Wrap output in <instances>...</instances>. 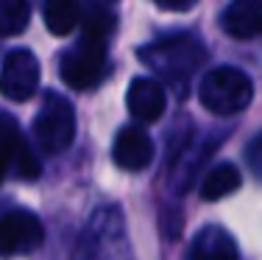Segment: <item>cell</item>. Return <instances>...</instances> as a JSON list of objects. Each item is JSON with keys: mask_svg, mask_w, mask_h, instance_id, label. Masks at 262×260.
Returning a JSON list of instances; mask_svg holds the SVG:
<instances>
[{"mask_svg": "<svg viewBox=\"0 0 262 260\" xmlns=\"http://www.w3.org/2000/svg\"><path fill=\"white\" fill-rule=\"evenodd\" d=\"M165 104H167L165 90L154 78H134L126 92V107H128L131 117L140 123L159 121L162 112H165Z\"/></svg>", "mask_w": 262, "mask_h": 260, "instance_id": "9", "label": "cell"}, {"mask_svg": "<svg viewBox=\"0 0 262 260\" xmlns=\"http://www.w3.org/2000/svg\"><path fill=\"white\" fill-rule=\"evenodd\" d=\"M106 36L86 34L61 56V78L70 90H92L106 76Z\"/></svg>", "mask_w": 262, "mask_h": 260, "instance_id": "3", "label": "cell"}, {"mask_svg": "<svg viewBox=\"0 0 262 260\" xmlns=\"http://www.w3.org/2000/svg\"><path fill=\"white\" fill-rule=\"evenodd\" d=\"M198 98L212 115H237L251 104L254 84L237 67H215L201 78Z\"/></svg>", "mask_w": 262, "mask_h": 260, "instance_id": "1", "label": "cell"}, {"mask_svg": "<svg viewBox=\"0 0 262 260\" xmlns=\"http://www.w3.org/2000/svg\"><path fill=\"white\" fill-rule=\"evenodd\" d=\"M246 163H248V168H251L254 176L262 179V134H257V137H254L251 143H248Z\"/></svg>", "mask_w": 262, "mask_h": 260, "instance_id": "15", "label": "cell"}, {"mask_svg": "<svg viewBox=\"0 0 262 260\" xmlns=\"http://www.w3.org/2000/svg\"><path fill=\"white\" fill-rule=\"evenodd\" d=\"M112 157L123 171H142L154 159V140L140 126H123L112 146Z\"/></svg>", "mask_w": 262, "mask_h": 260, "instance_id": "8", "label": "cell"}, {"mask_svg": "<svg viewBox=\"0 0 262 260\" xmlns=\"http://www.w3.org/2000/svg\"><path fill=\"white\" fill-rule=\"evenodd\" d=\"M45 241L42 221L28 210H11L0 218V255H28Z\"/></svg>", "mask_w": 262, "mask_h": 260, "instance_id": "6", "label": "cell"}, {"mask_svg": "<svg viewBox=\"0 0 262 260\" xmlns=\"http://www.w3.org/2000/svg\"><path fill=\"white\" fill-rule=\"evenodd\" d=\"M9 171H14L20 179H36L39 163L28 148L26 137L17 132L14 121L6 112H0V182Z\"/></svg>", "mask_w": 262, "mask_h": 260, "instance_id": "7", "label": "cell"}, {"mask_svg": "<svg viewBox=\"0 0 262 260\" xmlns=\"http://www.w3.org/2000/svg\"><path fill=\"white\" fill-rule=\"evenodd\" d=\"M221 26L234 39H254L262 34V0H232L221 14Z\"/></svg>", "mask_w": 262, "mask_h": 260, "instance_id": "10", "label": "cell"}, {"mask_svg": "<svg viewBox=\"0 0 262 260\" xmlns=\"http://www.w3.org/2000/svg\"><path fill=\"white\" fill-rule=\"evenodd\" d=\"M240 182H243L240 168H234L232 163H221V165H215V168L204 176V182H201V199H207V202L226 199V196H232L234 190L240 188Z\"/></svg>", "mask_w": 262, "mask_h": 260, "instance_id": "12", "label": "cell"}, {"mask_svg": "<svg viewBox=\"0 0 262 260\" xmlns=\"http://www.w3.org/2000/svg\"><path fill=\"white\" fill-rule=\"evenodd\" d=\"M162 9H173V11H184L192 6V0H157Z\"/></svg>", "mask_w": 262, "mask_h": 260, "instance_id": "16", "label": "cell"}, {"mask_svg": "<svg viewBox=\"0 0 262 260\" xmlns=\"http://www.w3.org/2000/svg\"><path fill=\"white\" fill-rule=\"evenodd\" d=\"M81 11L76 0H45V26L53 36H64L78 26Z\"/></svg>", "mask_w": 262, "mask_h": 260, "instance_id": "13", "label": "cell"}, {"mask_svg": "<svg viewBox=\"0 0 262 260\" xmlns=\"http://www.w3.org/2000/svg\"><path fill=\"white\" fill-rule=\"evenodd\" d=\"M36 90H39V62H36V56L26 48L11 51L0 67V92L9 101L23 104Z\"/></svg>", "mask_w": 262, "mask_h": 260, "instance_id": "5", "label": "cell"}, {"mask_svg": "<svg viewBox=\"0 0 262 260\" xmlns=\"http://www.w3.org/2000/svg\"><path fill=\"white\" fill-rule=\"evenodd\" d=\"M140 56L145 65H151L154 70H159L167 78H184L207 59L204 45L190 34H179V36H167L162 42L142 48Z\"/></svg>", "mask_w": 262, "mask_h": 260, "instance_id": "4", "label": "cell"}, {"mask_svg": "<svg viewBox=\"0 0 262 260\" xmlns=\"http://www.w3.org/2000/svg\"><path fill=\"white\" fill-rule=\"evenodd\" d=\"M76 137V112L59 92H45L39 112L34 117V140L42 154H61Z\"/></svg>", "mask_w": 262, "mask_h": 260, "instance_id": "2", "label": "cell"}, {"mask_svg": "<svg viewBox=\"0 0 262 260\" xmlns=\"http://www.w3.org/2000/svg\"><path fill=\"white\" fill-rule=\"evenodd\" d=\"M28 0H0V36H17L28 28Z\"/></svg>", "mask_w": 262, "mask_h": 260, "instance_id": "14", "label": "cell"}, {"mask_svg": "<svg viewBox=\"0 0 262 260\" xmlns=\"http://www.w3.org/2000/svg\"><path fill=\"white\" fill-rule=\"evenodd\" d=\"M187 260H240L234 238L221 227H207L195 235Z\"/></svg>", "mask_w": 262, "mask_h": 260, "instance_id": "11", "label": "cell"}]
</instances>
